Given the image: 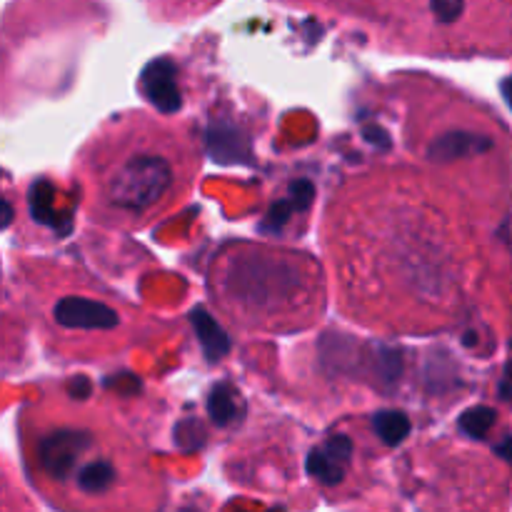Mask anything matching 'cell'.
<instances>
[{
	"mask_svg": "<svg viewBox=\"0 0 512 512\" xmlns=\"http://www.w3.org/2000/svg\"><path fill=\"white\" fill-rule=\"evenodd\" d=\"M168 183V165L153 155H143L120 170L113 183V200L125 210H143L165 193Z\"/></svg>",
	"mask_w": 512,
	"mask_h": 512,
	"instance_id": "cell-1",
	"label": "cell"
},
{
	"mask_svg": "<svg viewBox=\"0 0 512 512\" xmlns=\"http://www.w3.org/2000/svg\"><path fill=\"white\" fill-rule=\"evenodd\" d=\"M63 323L83 325V328H105V325H113V313H108L103 305L80 300V303L65 305Z\"/></svg>",
	"mask_w": 512,
	"mask_h": 512,
	"instance_id": "cell-2",
	"label": "cell"
},
{
	"mask_svg": "<svg viewBox=\"0 0 512 512\" xmlns=\"http://www.w3.org/2000/svg\"><path fill=\"white\" fill-rule=\"evenodd\" d=\"M508 100H510V105H512V83L508 85Z\"/></svg>",
	"mask_w": 512,
	"mask_h": 512,
	"instance_id": "cell-3",
	"label": "cell"
}]
</instances>
